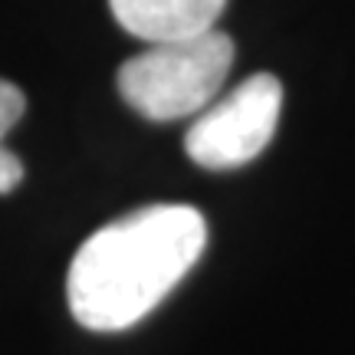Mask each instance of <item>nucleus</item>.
I'll list each match as a JSON object with an SVG mask.
<instances>
[{"mask_svg":"<svg viewBox=\"0 0 355 355\" xmlns=\"http://www.w3.org/2000/svg\"><path fill=\"white\" fill-rule=\"evenodd\" d=\"M207 220L188 204H152L96 230L66 277L69 313L92 332H122L152 313L198 263Z\"/></svg>","mask_w":355,"mask_h":355,"instance_id":"1","label":"nucleus"},{"mask_svg":"<svg viewBox=\"0 0 355 355\" xmlns=\"http://www.w3.org/2000/svg\"><path fill=\"white\" fill-rule=\"evenodd\" d=\"M234 66V40L207 30L188 40L152 43L119 69V92L139 115L175 122L201 115Z\"/></svg>","mask_w":355,"mask_h":355,"instance_id":"2","label":"nucleus"},{"mask_svg":"<svg viewBox=\"0 0 355 355\" xmlns=\"http://www.w3.org/2000/svg\"><path fill=\"white\" fill-rule=\"evenodd\" d=\"M283 112V83L270 73L247 76L237 89L207 105L184 135V152L194 165L224 171L263 155Z\"/></svg>","mask_w":355,"mask_h":355,"instance_id":"3","label":"nucleus"},{"mask_svg":"<svg viewBox=\"0 0 355 355\" xmlns=\"http://www.w3.org/2000/svg\"><path fill=\"white\" fill-rule=\"evenodd\" d=\"M227 0H109L119 26L148 43L188 40L214 30Z\"/></svg>","mask_w":355,"mask_h":355,"instance_id":"4","label":"nucleus"},{"mask_svg":"<svg viewBox=\"0 0 355 355\" xmlns=\"http://www.w3.org/2000/svg\"><path fill=\"white\" fill-rule=\"evenodd\" d=\"M24 112H26V96L13 83L0 79V141L24 119ZM20 181H24V162L0 145V194H10Z\"/></svg>","mask_w":355,"mask_h":355,"instance_id":"5","label":"nucleus"}]
</instances>
